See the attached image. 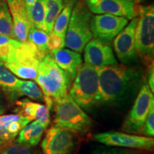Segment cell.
I'll list each match as a JSON object with an SVG mask.
<instances>
[{
	"label": "cell",
	"mask_w": 154,
	"mask_h": 154,
	"mask_svg": "<svg viewBox=\"0 0 154 154\" xmlns=\"http://www.w3.org/2000/svg\"><path fill=\"white\" fill-rule=\"evenodd\" d=\"M65 47V34L54 33L51 32L49 34L47 48L50 53L63 49Z\"/></svg>",
	"instance_id": "obj_28"
},
{
	"label": "cell",
	"mask_w": 154,
	"mask_h": 154,
	"mask_svg": "<svg viewBox=\"0 0 154 154\" xmlns=\"http://www.w3.org/2000/svg\"><path fill=\"white\" fill-rule=\"evenodd\" d=\"M148 81H149V85L150 89L151 91L154 92V72H153V65L150 66L149 71V76H148Z\"/></svg>",
	"instance_id": "obj_31"
},
{
	"label": "cell",
	"mask_w": 154,
	"mask_h": 154,
	"mask_svg": "<svg viewBox=\"0 0 154 154\" xmlns=\"http://www.w3.org/2000/svg\"><path fill=\"white\" fill-rule=\"evenodd\" d=\"M132 1H134L135 3H139L140 2V0H132Z\"/></svg>",
	"instance_id": "obj_34"
},
{
	"label": "cell",
	"mask_w": 154,
	"mask_h": 154,
	"mask_svg": "<svg viewBox=\"0 0 154 154\" xmlns=\"http://www.w3.org/2000/svg\"><path fill=\"white\" fill-rule=\"evenodd\" d=\"M138 17L132 19L123 30L113 38L116 54L123 64L128 65L138 60V54L135 46V30Z\"/></svg>",
	"instance_id": "obj_10"
},
{
	"label": "cell",
	"mask_w": 154,
	"mask_h": 154,
	"mask_svg": "<svg viewBox=\"0 0 154 154\" xmlns=\"http://www.w3.org/2000/svg\"><path fill=\"white\" fill-rule=\"evenodd\" d=\"M91 12L97 14H109L126 18L137 17L136 3L132 0H84Z\"/></svg>",
	"instance_id": "obj_12"
},
{
	"label": "cell",
	"mask_w": 154,
	"mask_h": 154,
	"mask_svg": "<svg viewBox=\"0 0 154 154\" xmlns=\"http://www.w3.org/2000/svg\"><path fill=\"white\" fill-rule=\"evenodd\" d=\"M55 126L79 135L89 132L93 126L91 119L75 102L69 94L54 103Z\"/></svg>",
	"instance_id": "obj_4"
},
{
	"label": "cell",
	"mask_w": 154,
	"mask_h": 154,
	"mask_svg": "<svg viewBox=\"0 0 154 154\" xmlns=\"http://www.w3.org/2000/svg\"><path fill=\"white\" fill-rule=\"evenodd\" d=\"M77 0H68L64 7L56 19L53 26L52 32L61 34H66L67 27L70 20L73 9Z\"/></svg>",
	"instance_id": "obj_24"
},
{
	"label": "cell",
	"mask_w": 154,
	"mask_h": 154,
	"mask_svg": "<svg viewBox=\"0 0 154 154\" xmlns=\"http://www.w3.org/2000/svg\"><path fill=\"white\" fill-rule=\"evenodd\" d=\"M75 145L73 133L54 126L47 131L41 147L43 154H71Z\"/></svg>",
	"instance_id": "obj_9"
},
{
	"label": "cell",
	"mask_w": 154,
	"mask_h": 154,
	"mask_svg": "<svg viewBox=\"0 0 154 154\" xmlns=\"http://www.w3.org/2000/svg\"><path fill=\"white\" fill-rule=\"evenodd\" d=\"M128 23V20L124 17L103 14L92 16L90 26L93 36L104 41H112Z\"/></svg>",
	"instance_id": "obj_11"
},
{
	"label": "cell",
	"mask_w": 154,
	"mask_h": 154,
	"mask_svg": "<svg viewBox=\"0 0 154 154\" xmlns=\"http://www.w3.org/2000/svg\"><path fill=\"white\" fill-rule=\"evenodd\" d=\"M92 14L84 0H77L73 9L65 34V46L73 51L82 53L93 38L91 30Z\"/></svg>",
	"instance_id": "obj_5"
},
{
	"label": "cell",
	"mask_w": 154,
	"mask_h": 154,
	"mask_svg": "<svg viewBox=\"0 0 154 154\" xmlns=\"http://www.w3.org/2000/svg\"><path fill=\"white\" fill-rule=\"evenodd\" d=\"M91 154H145L143 152L134 150L122 149H111V148H101L94 151Z\"/></svg>",
	"instance_id": "obj_30"
},
{
	"label": "cell",
	"mask_w": 154,
	"mask_h": 154,
	"mask_svg": "<svg viewBox=\"0 0 154 154\" xmlns=\"http://www.w3.org/2000/svg\"><path fill=\"white\" fill-rule=\"evenodd\" d=\"M5 110H6L5 106L4 104L3 101H2V99H0V115H2V113H5Z\"/></svg>",
	"instance_id": "obj_33"
},
{
	"label": "cell",
	"mask_w": 154,
	"mask_h": 154,
	"mask_svg": "<svg viewBox=\"0 0 154 154\" xmlns=\"http://www.w3.org/2000/svg\"><path fill=\"white\" fill-rule=\"evenodd\" d=\"M142 134L147 137L153 138L154 136V106H151L147 117H146L145 124L143 125Z\"/></svg>",
	"instance_id": "obj_29"
},
{
	"label": "cell",
	"mask_w": 154,
	"mask_h": 154,
	"mask_svg": "<svg viewBox=\"0 0 154 154\" xmlns=\"http://www.w3.org/2000/svg\"><path fill=\"white\" fill-rule=\"evenodd\" d=\"M23 96L35 101H44V95L41 88L36 83L32 81L19 80L13 98Z\"/></svg>",
	"instance_id": "obj_22"
},
{
	"label": "cell",
	"mask_w": 154,
	"mask_h": 154,
	"mask_svg": "<svg viewBox=\"0 0 154 154\" xmlns=\"http://www.w3.org/2000/svg\"><path fill=\"white\" fill-rule=\"evenodd\" d=\"M19 82V79L5 66L4 63H0V89L13 99Z\"/></svg>",
	"instance_id": "obj_23"
},
{
	"label": "cell",
	"mask_w": 154,
	"mask_h": 154,
	"mask_svg": "<svg viewBox=\"0 0 154 154\" xmlns=\"http://www.w3.org/2000/svg\"><path fill=\"white\" fill-rule=\"evenodd\" d=\"M10 12L13 25L14 38L19 42L27 41L31 27L26 7L23 0H6Z\"/></svg>",
	"instance_id": "obj_14"
},
{
	"label": "cell",
	"mask_w": 154,
	"mask_h": 154,
	"mask_svg": "<svg viewBox=\"0 0 154 154\" xmlns=\"http://www.w3.org/2000/svg\"><path fill=\"white\" fill-rule=\"evenodd\" d=\"M7 143L0 146V154H37V152L31 146L18 142L14 143L10 141Z\"/></svg>",
	"instance_id": "obj_27"
},
{
	"label": "cell",
	"mask_w": 154,
	"mask_h": 154,
	"mask_svg": "<svg viewBox=\"0 0 154 154\" xmlns=\"http://www.w3.org/2000/svg\"><path fill=\"white\" fill-rule=\"evenodd\" d=\"M2 61L1 59H0V63H2Z\"/></svg>",
	"instance_id": "obj_36"
},
{
	"label": "cell",
	"mask_w": 154,
	"mask_h": 154,
	"mask_svg": "<svg viewBox=\"0 0 154 154\" xmlns=\"http://www.w3.org/2000/svg\"><path fill=\"white\" fill-rule=\"evenodd\" d=\"M153 106V93L147 83L144 82L140 87L134 104L122 125V130L129 134L141 133L148 113Z\"/></svg>",
	"instance_id": "obj_7"
},
{
	"label": "cell",
	"mask_w": 154,
	"mask_h": 154,
	"mask_svg": "<svg viewBox=\"0 0 154 154\" xmlns=\"http://www.w3.org/2000/svg\"><path fill=\"white\" fill-rule=\"evenodd\" d=\"M48 38L49 34L47 32L31 26L27 36V42H30L36 47L42 59L49 54L47 48Z\"/></svg>",
	"instance_id": "obj_21"
},
{
	"label": "cell",
	"mask_w": 154,
	"mask_h": 154,
	"mask_svg": "<svg viewBox=\"0 0 154 154\" xmlns=\"http://www.w3.org/2000/svg\"><path fill=\"white\" fill-rule=\"evenodd\" d=\"M94 138L99 143L109 146L130 148L146 151H151L154 146V139L151 137L117 131L100 133L96 134Z\"/></svg>",
	"instance_id": "obj_8"
},
{
	"label": "cell",
	"mask_w": 154,
	"mask_h": 154,
	"mask_svg": "<svg viewBox=\"0 0 154 154\" xmlns=\"http://www.w3.org/2000/svg\"><path fill=\"white\" fill-rule=\"evenodd\" d=\"M23 1H24L26 8H27V7H29L33 5L36 0H23Z\"/></svg>",
	"instance_id": "obj_32"
},
{
	"label": "cell",
	"mask_w": 154,
	"mask_h": 154,
	"mask_svg": "<svg viewBox=\"0 0 154 154\" xmlns=\"http://www.w3.org/2000/svg\"><path fill=\"white\" fill-rule=\"evenodd\" d=\"M73 81L69 95L83 110L91 111L101 104L98 67L84 63Z\"/></svg>",
	"instance_id": "obj_3"
},
{
	"label": "cell",
	"mask_w": 154,
	"mask_h": 154,
	"mask_svg": "<svg viewBox=\"0 0 154 154\" xmlns=\"http://www.w3.org/2000/svg\"><path fill=\"white\" fill-rule=\"evenodd\" d=\"M26 10L31 26L44 30L46 15L45 0H36L33 5L26 8Z\"/></svg>",
	"instance_id": "obj_20"
},
{
	"label": "cell",
	"mask_w": 154,
	"mask_h": 154,
	"mask_svg": "<svg viewBox=\"0 0 154 154\" xmlns=\"http://www.w3.org/2000/svg\"><path fill=\"white\" fill-rule=\"evenodd\" d=\"M0 35L14 38L12 19L6 0H0Z\"/></svg>",
	"instance_id": "obj_26"
},
{
	"label": "cell",
	"mask_w": 154,
	"mask_h": 154,
	"mask_svg": "<svg viewBox=\"0 0 154 154\" xmlns=\"http://www.w3.org/2000/svg\"><path fill=\"white\" fill-rule=\"evenodd\" d=\"M22 42L6 35H0V59L2 62L9 63L13 60L17 48Z\"/></svg>",
	"instance_id": "obj_25"
},
{
	"label": "cell",
	"mask_w": 154,
	"mask_h": 154,
	"mask_svg": "<svg viewBox=\"0 0 154 154\" xmlns=\"http://www.w3.org/2000/svg\"><path fill=\"white\" fill-rule=\"evenodd\" d=\"M35 81L41 88L46 106L49 110L52 109L54 101L68 94L72 82L68 75L59 68L50 53L40 61Z\"/></svg>",
	"instance_id": "obj_2"
},
{
	"label": "cell",
	"mask_w": 154,
	"mask_h": 154,
	"mask_svg": "<svg viewBox=\"0 0 154 154\" xmlns=\"http://www.w3.org/2000/svg\"><path fill=\"white\" fill-rule=\"evenodd\" d=\"M55 62L73 82L79 69L82 65V57L79 53L72 49H62L50 53Z\"/></svg>",
	"instance_id": "obj_16"
},
{
	"label": "cell",
	"mask_w": 154,
	"mask_h": 154,
	"mask_svg": "<svg viewBox=\"0 0 154 154\" xmlns=\"http://www.w3.org/2000/svg\"><path fill=\"white\" fill-rule=\"evenodd\" d=\"M45 129L46 128L36 121L28 124L19 133L17 142L31 147L36 146L42 140Z\"/></svg>",
	"instance_id": "obj_18"
},
{
	"label": "cell",
	"mask_w": 154,
	"mask_h": 154,
	"mask_svg": "<svg viewBox=\"0 0 154 154\" xmlns=\"http://www.w3.org/2000/svg\"><path fill=\"white\" fill-rule=\"evenodd\" d=\"M68 0H45L46 15L44 30L50 34L53 30L56 19Z\"/></svg>",
	"instance_id": "obj_19"
},
{
	"label": "cell",
	"mask_w": 154,
	"mask_h": 154,
	"mask_svg": "<svg viewBox=\"0 0 154 154\" xmlns=\"http://www.w3.org/2000/svg\"><path fill=\"white\" fill-rule=\"evenodd\" d=\"M2 143H3V141L1 139H0V146H1Z\"/></svg>",
	"instance_id": "obj_35"
},
{
	"label": "cell",
	"mask_w": 154,
	"mask_h": 154,
	"mask_svg": "<svg viewBox=\"0 0 154 154\" xmlns=\"http://www.w3.org/2000/svg\"><path fill=\"white\" fill-rule=\"evenodd\" d=\"M32 121L19 113L0 115V139L6 142L12 141L20 131Z\"/></svg>",
	"instance_id": "obj_15"
},
{
	"label": "cell",
	"mask_w": 154,
	"mask_h": 154,
	"mask_svg": "<svg viewBox=\"0 0 154 154\" xmlns=\"http://www.w3.org/2000/svg\"><path fill=\"white\" fill-rule=\"evenodd\" d=\"M98 72L101 103L110 106L128 99L137 91L143 79L140 67L119 63L99 67Z\"/></svg>",
	"instance_id": "obj_1"
},
{
	"label": "cell",
	"mask_w": 154,
	"mask_h": 154,
	"mask_svg": "<svg viewBox=\"0 0 154 154\" xmlns=\"http://www.w3.org/2000/svg\"><path fill=\"white\" fill-rule=\"evenodd\" d=\"M138 21L135 30V46L138 57L151 61L154 51V9L153 5L136 7Z\"/></svg>",
	"instance_id": "obj_6"
},
{
	"label": "cell",
	"mask_w": 154,
	"mask_h": 154,
	"mask_svg": "<svg viewBox=\"0 0 154 154\" xmlns=\"http://www.w3.org/2000/svg\"><path fill=\"white\" fill-rule=\"evenodd\" d=\"M84 50L85 63L93 66L99 68L118 63L110 44L104 40H90Z\"/></svg>",
	"instance_id": "obj_13"
},
{
	"label": "cell",
	"mask_w": 154,
	"mask_h": 154,
	"mask_svg": "<svg viewBox=\"0 0 154 154\" xmlns=\"http://www.w3.org/2000/svg\"><path fill=\"white\" fill-rule=\"evenodd\" d=\"M17 113L28 117L32 120H36L47 128L50 122L49 109L47 106L24 99L17 102Z\"/></svg>",
	"instance_id": "obj_17"
}]
</instances>
